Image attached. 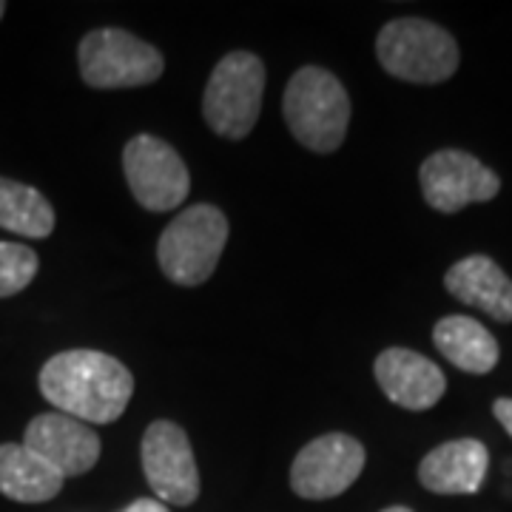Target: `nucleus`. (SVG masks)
<instances>
[{"mask_svg": "<svg viewBox=\"0 0 512 512\" xmlns=\"http://www.w3.org/2000/svg\"><path fill=\"white\" fill-rule=\"evenodd\" d=\"M40 393L57 413L83 424H111L126 413L134 376L109 353L66 350L43 365Z\"/></svg>", "mask_w": 512, "mask_h": 512, "instance_id": "1", "label": "nucleus"}, {"mask_svg": "<svg viewBox=\"0 0 512 512\" xmlns=\"http://www.w3.org/2000/svg\"><path fill=\"white\" fill-rule=\"evenodd\" d=\"M285 120L293 137L316 154H330L345 143L350 123V97L345 86L319 66L293 74L285 100Z\"/></svg>", "mask_w": 512, "mask_h": 512, "instance_id": "2", "label": "nucleus"}, {"mask_svg": "<svg viewBox=\"0 0 512 512\" xmlns=\"http://www.w3.org/2000/svg\"><path fill=\"white\" fill-rule=\"evenodd\" d=\"M384 72L407 83H444L458 69V43L447 29L421 18L390 20L376 40Z\"/></svg>", "mask_w": 512, "mask_h": 512, "instance_id": "3", "label": "nucleus"}, {"mask_svg": "<svg viewBox=\"0 0 512 512\" xmlns=\"http://www.w3.org/2000/svg\"><path fill=\"white\" fill-rule=\"evenodd\" d=\"M225 242H228L225 214L214 205L200 202L168 222L157 245V259L171 282L194 288L214 274Z\"/></svg>", "mask_w": 512, "mask_h": 512, "instance_id": "4", "label": "nucleus"}, {"mask_svg": "<svg viewBox=\"0 0 512 512\" xmlns=\"http://www.w3.org/2000/svg\"><path fill=\"white\" fill-rule=\"evenodd\" d=\"M265 66L251 52H231L217 63L208 77L202 114L214 134L242 140L251 134L262 111Z\"/></svg>", "mask_w": 512, "mask_h": 512, "instance_id": "5", "label": "nucleus"}, {"mask_svg": "<svg viewBox=\"0 0 512 512\" xmlns=\"http://www.w3.org/2000/svg\"><path fill=\"white\" fill-rule=\"evenodd\" d=\"M80 74L92 89H134L163 74V55L123 29H94L80 43Z\"/></svg>", "mask_w": 512, "mask_h": 512, "instance_id": "6", "label": "nucleus"}, {"mask_svg": "<svg viewBox=\"0 0 512 512\" xmlns=\"http://www.w3.org/2000/svg\"><path fill=\"white\" fill-rule=\"evenodd\" d=\"M123 171L134 200L148 211H171L183 205L191 177L183 157L154 134H137L123 148Z\"/></svg>", "mask_w": 512, "mask_h": 512, "instance_id": "7", "label": "nucleus"}, {"mask_svg": "<svg viewBox=\"0 0 512 512\" xmlns=\"http://www.w3.org/2000/svg\"><path fill=\"white\" fill-rule=\"evenodd\" d=\"M143 473L148 487L157 493L163 504L188 507L200 498V473L191 441L180 424L154 421L143 436Z\"/></svg>", "mask_w": 512, "mask_h": 512, "instance_id": "8", "label": "nucleus"}, {"mask_svg": "<svg viewBox=\"0 0 512 512\" xmlns=\"http://www.w3.org/2000/svg\"><path fill=\"white\" fill-rule=\"evenodd\" d=\"M365 467V447L353 436L328 433L299 450L291 467L293 493L308 501L336 498L353 487Z\"/></svg>", "mask_w": 512, "mask_h": 512, "instance_id": "9", "label": "nucleus"}, {"mask_svg": "<svg viewBox=\"0 0 512 512\" xmlns=\"http://www.w3.org/2000/svg\"><path fill=\"white\" fill-rule=\"evenodd\" d=\"M421 194L430 208L456 214L473 202H490L501 191V180L467 151L444 148L430 154L419 171Z\"/></svg>", "mask_w": 512, "mask_h": 512, "instance_id": "10", "label": "nucleus"}, {"mask_svg": "<svg viewBox=\"0 0 512 512\" xmlns=\"http://www.w3.org/2000/svg\"><path fill=\"white\" fill-rule=\"evenodd\" d=\"M23 444L63 478L89 473L100 458V439L92 427L57 410L29 421Z\"/></svg>", "mask_w": 512, "mask_h": 512, "instance_id": "11", "label": "nucleus"}, {"mask_svg": "<svg viewBox=\"0 0 512 512\" xmlns=\"http://www.w3.org/2000/svg\"><path fill=\"white\" fill-rule=\"evenodd\" d=\"M373 373L384 396L404 410H430L447 390L441 367L416 350L387 348L379 353Z\"/></svg>", "mask_w": 512, "mask_h": 512, "instance_id": "12", "label": "nucleus"}, {"mask_svg": "<svg viewBox=\"0 0 512 512\" xmlns=\"http://www.w3.org/2000/svg\"><path fill=\"white\" fill-rule=\"evenodd\" d=\"M490 453L478 439L444 441L421 458L419 481L436 495H473L481 490Z\"/></svg>", "mask_w": 512, "mask_h": 512, "instance_id": "13", "label": "nucleus"}, {"mask_svg": "<svg viewBox=\"0 0 512 512\" xmlns=\"http://www.w3.org/2000/svg\"><path fill=\"white\" fill-rule=\"evenodd\" d=\"M444 288L495 322H512V279L490 256L476 254L456 262L444 276Z\"/></svg>", "mask_w": 512, "mask_h": 512, "instance_id": "14", "label": "nucleus"}, {"mask_svg": "<svg viewBox=\"0 0 512 512\" xmlns=\"http://www.w3.org/2000/svg\"><path fill=\"white\" fill-rule=\"evenodd\" d=\"M63 481L26 444H0V495L20 504H43L63 490Z\"/></svg>", "mask_w": 512, "mask_h": 512, "instance_id": "15", "label": "nucleus"}, {"mask_svg": "<svg viewBox=\"0 0 512 512\" xmlns=\"http://www.w3.org/2000/svg\"><path fill=\"white\" fill-rule=\"evenodd\" d=\"M433 342L450 365L473 376L490 373L501 356L493 333L470 316H444L433 330Z\"/></svg>", "mask_w": 512, "mask_h": 512, "instance_id": "16", "label": "nucleus"}, {"mask_svg": "<svg viewBox=\"0 0 512 512\" xmlns=\"http://www.w3.org/2000/svg\"><path fill=\"white\" fill-rule=\"evenodd\" d=\"M0 228L26 239H46L55 231V208L32 185L0 177Z\"/></svg>", "mask_w": 512, "mask_h": 512, "instance_id": "17", "label": "nucleus"}, {"mask_svg": "<svg viewBox=\"0 0 512 512\" xmlns=\"http://www.w3.org/2000/svg\"><path fill=\"white\" fill-rule=\"evenodd\" d=\"M37 268H40V259L29 245L0 242V299L15 296L26 285H32Z\"/></svg>", "mask_w": 512, "mask_h": 512, "instance_id": "18", "label": "nucleus"}, {"mask_svg": "<svg viewBox=\"0 0 512 512\" xmlns=\"http://www.w3.org/2000/svg\"><path fill=\"white\" fill-rule=\"evenodd\" d=\"M493 413L495 419L501 421V427L512 436V399H498V402L493 404Z\"/></svg>", "mask_w": 512, "mask_h": 512, "instance_id": "19", "label": "nucleus"}, {"mask_svg": "<svg viewBox=\"0 0 512 512\" xmlns=\"http://www.w3.org/2000/svg\"><path fill=\"white\" fill-rule=\"evenodd\" d=\"M123 512H168V507H165L163 501H154V498H140V501H134Z\"/></svg>", "mask_w": 512, "mask_h": 512, "instance_id": "20", "label": "nucleus"}, {"mask_svg": "<svg viewBox=\"0 0 512 512\" xmlns=\"http://www.w3.org/2000/svg\"><path fill=\"white\" fill-rule=\"evenodd\" d=\"M382 512H413V510H407V507H387V510Z\"/></svg>", "mask_w": 512, "mask_h": 512, "instance_id": "21", "label": "nucleus"}, {"mask_svg": "<svg viewBox=\"0 0 512 512\" xmlns=\"http://www.w3.org/2000/svg\"><path fill=\"white\" fill-rule=\"evenodd\" d=\"M3 12H6V3L0 0V18H3Z\"/></svg>", "mask_w": 512, "mask_h": 512, "instance_id": "22", "label": "nucleus"}]
</instances>
